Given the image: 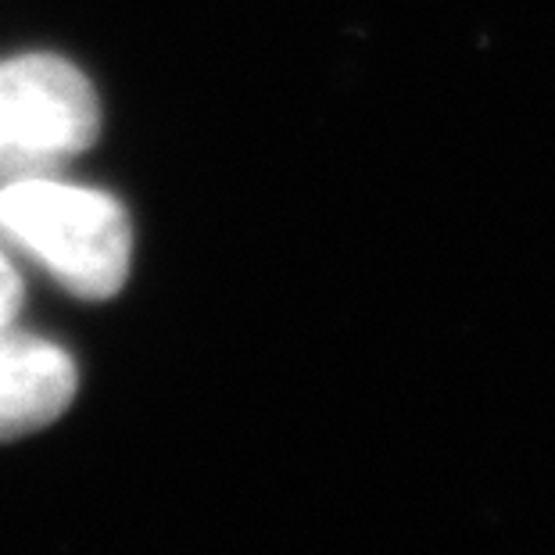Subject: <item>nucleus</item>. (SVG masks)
<instances>
[{
    "instance_id": "1",
    "label": "nucleus",
    "mask_w": 555,
    "mask_h": 555,
    "mask_svg": "<svg viewBox=\"0 0 555 555\" xmlns=\"http://www.w3.org/2000/svg\"><path fill=\"white\" fill-rule=\"evenodd\" d=\"M0 237L76 298L104 301L129 276L133 230L126 208L112 194L54 176L0 183Z\"/></svg>"
},
{
    "instance_id": "2",
    "label": "nucleus",
    "mask_w": 555,
    "mask_h": 555,
    "mask_svg": "<svg viewBox=\"0 0 555 555\" xmlns=\"http://www.w3.org/2000/svg\"><path fill=\"white\" fill-rule=\"evenodd\" d=\"M101 129L90 79L57 54L0 62V183L65 169Z\"/></svg>"
},
{
    "instance_id": "3",
    "label": "nucleus",
    "mask_w": 555,
    "mask_h": 555,
    "mask_svg": "<svg viewBox=\"0 0 555 555\" xmlns=\"http://www.w3.org/2000/svg\"><path fill=\"white\" fill-rule=\"evenodd\" d=\"M76 362L54 340L0 330V441L43 430L73 405Z\"/></svg>"
},
{
    "instance_id": "4",
    "label": "nucleus",
    "mask_w": 555,
    "mask_h": 555,
    "mask_svg": "<svg viewBox=\"0 0 555 555\" xmlns=\"http://www.w3.org/2000/svg\"><path fill=\"white\" fill-rule=\"evenodd\" d=\"M22 309V280H18V269L11 266V258L0 251V330L15 326Z\"/></svg>"
}]
</instances>
